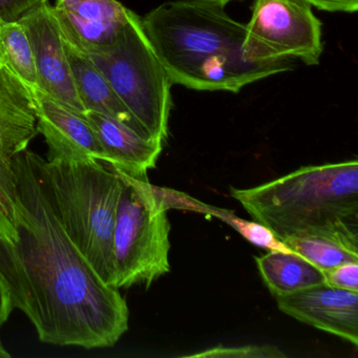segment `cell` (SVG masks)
I'll list each match as a JSON object with an SVG mask.
<instances>
[{"label":"cell","mask_w":358,"mask_h":358,"mask_svg":"<svg viewBox=\"0 0 358 358\" xmlns=\"http://www.w3.org/2000/svg\"><path fill=\"white\" fill-rule=\"evenodd\" d=\"M206 215H213L221 221L225 222L228 225L236 230L243 238H246L251 244L261 248L268 249L270 251H280V252L292 253L294 251L280 238H276L275 234L266 227L263 224L257 221H247V220L238 217L231 211L227 209L217 208V207L207 205Z\"/></svg>","instance_id":"19"},{"label":"cell","mask_w":358,"mask_h":358,"mask_svg":"<svg viewBox=\"0 0 358 358\" xmlns=\"http://www.w3.org/2000/svg\"><path fill=\"white\" fill-rule=\"evenodd\" d=\"M66 45V54L70 62L75 87L79 99L85 106V112H96L112 117L129 125L141 135L150 137L145 129L136 120L127 110L120 98L115 93L110 83L106 80L97 66L85 54ZM152 138V137H150Z\"/></svg>","instance_id":"14"},{"label":"cell","mask_w":358,"mask_h":358,"mask_svg":"<svg viewBox=\"0 0 358 358\" xmlns=\"http://www.w3.org/2000/svg\"><path fill=\"white\" fill-rule=\"evenodd\" d=\"M0 66L11 71L31 91L38 87L30 41L18 20H0Z\"/></svg>","instance_id":"16"},{"label":"cell","mask_w":358,"mask_h":358,"mask_svg":"<svg viewBox=\"0 0 358 358\" xmlns=\"http://www.w3.org/2000/svg\"><path fill=\"white\" fill-rule=\"evenodd\" d=\"M18 22L24 26L32 48L37 89L59 103L85 115V108L75 87L66 45L52 5L45 0Z\"/></svg>","instance_id":"9"},{"label":"cell","mask_w":358,"mask_h":358,"mask_svg":"<svg viewBox=\"0 0 358 358\" xmlns=\"http://www.w3.org/2000/svg\"><path fill=\"white\" fill-rule=\"evenodd\" d=\"M38 133L48 145L49 162H104L103 148L85 115L59 103L39 89L33 90Z\"/></svg>","instance_id":"10"},{"label":"cell","mask_w":358,"mask_h":358,"mask_svg":"<svg viewBox=\"0 0 358 358\" xmlns=\"http://www.w3.org/2000/svg\"><path fill=\"white\" fill-rule=\"evenodd\" d=\"M255 262L264 282L274 297L324 282L322 272L295 252L270 251L268 255L255 257Z\"/></svg>","instance_id":"15"},{"label":"cell","mask_w":358,"mask_h":358,"mask_svg":"<svg viewBox=\"0 0 358 358\" xmlns=\"http://www.w3.org/2000/svg\"><path fill=\"white\" fill-rule=\"evenodd\" d=\"M224 9L177 0L141 17L144 32L173 85L238 94L255 81L293 70L291 59L246 62L242 55L246 24Z\"/></svg>","instance_id":"2"},{"label":"cell","mask_w":358,"mask_h":358,"mask_svg":"<svg viewBox=\"0 0 358 358\" xmlns=\"http://www.w3.org/2000/svg\"><path fill=\"white\" fill-rule=\"evenodd\" d=\"M85 115L103 148L104 162L135 178L148 177V171L156 167L162 141L141 135L106 115L91 110Z\"/></svg>","instance_id":"13"},{"label":"cell","mask_w":358,"mask_h":358,"mask_svg":"<svg viewBox=\"0 0 358 358\" xmlns=\"http://www.w3.org/2000/svg\"><path fill=\"white\" fill-rule=\"evenodd\" d=\"M24 295L15 255L8 241L0 236V328L15 309L24 311Z\"/></svg>","instance_id":"18"},{"label":"cell","mask_w":358,"mask_h":358,"mask_svg":"<svg viewBox=\"0 0 358 358\" xmlns=\"http://www.w3.org/2000/svg\"><path fill=\"white\" fill-rule=\"evenodd\" d=\"M38 169L66 234L102 280L114 286V232L121 194L118 171L102 161L49 162L41 155Z\"/></svg>","instance_id":"4"},{"label":"cell","mask_w":358,"mask_h":358,"mask_svg":"<svg viewBox=\"0 0 358 358\" xmlns=\"http://www.w3.org/2000/svg\"><path fill=\"white\" fill-rule=\"evenodd\" d=\"M311 7L320 11L331 13H356L358 10V0H301Z\"/></svg>","instance_id":"23"},{"label":"cell","mask_w":358,"mask_h":358,"mask_svg":"<svg viewBox=\"0 0 358 358\" xmlns=\"http://www.w3.org/2000/svg\"><path fill=\"white\" fill-rule=\"evenodd\" d=\"M185 357L201 358H282L286 354L273 345H249L242 347H215Z\"/></svg>","instance_id":"20"},{"label":"cell","mask_w":358,"mask_h":358,"mask_svg":"<svg viewBox=\"0 0 358 358\" xmlns=\"http://www.w3.org/2000/svg\"><path fill=\"white\" fill-rule=\"evenodd\" d=\"M38 156L27 148L15 157L13 215L0 213V236L13 250L22 280V313L43 343L113 347L129 330L127 301L120 289L102 280L56 217Z\"/></svg>","instance_id":"1"},{"label":"cell","mask_w":358,"mask_h":358,"mask_svg":"<svg viewBox=\"0 0 358 358\" xmlns=\"http://www.w3.org/2000/svg\"><path fill=\"white\" fill-rule=\"evenodd\" d=\"M324 284L335 288L358 292V262H348L322 271Z\"/></svg>","instance_id":"21"},{"label":"cell","mask_w":358,"mask_h":358,"mask_svg":"<svg viewBox=\"0 0 358 358\" xmlns=\"http://www.w3.org/2000/svg\"><path fill=\"white\" fill-rule=\"evenodd\" d=\"M87 56L146 133L164 142L173 83L144 32L141 17L129 10L114 41Z\"/></svg>","instance_id":"5"},{"label":"cell","mask_w":358,"mask_h":358,"mask_svg":"<svg viewBox=\"0 0 358 358\" xmlns=\"http://www.w3.org/2000/svg\"><path fill=\"white\" fill-rule=\"evenodd\" d=\"M188 1H198V3H209V5L225 8L231 1H243V0H188Z\"/></svg>","instance_id":"24"},{"label":"cell","mask_w":358,"mask_h":358,"mask_svg":"<svg viewBox=\"0 0 358 358\" xmlns=\"http://www.w3.org/2000/svg\"><path fill=\"white\" fill-rule=\"evenodd\" d=\"M282 242L322 272L348 262H358V252H354L330 238L295 236Z\"/></svg>","instance_id":"17"},{"label":"cell","mask_w":358,"mask_h":358,"mask_svg":"<svg viewBox=\"0 0 358 358\" xmlns=\"http://www.w3.org/2000/svg\"><path fill=\"white\" fill-rule=\"evenodd\" d=\"M45 0H0V20L17 22Z\"/></svg>","instance_id":"22"},{"label":"cell","mask_w":358,"mask_h":358,"mask_svg":"<svg viewBox=\"0 0 358 358\" xmlns=\"http://www.w3.org/2000/svg\"><path fill=\"white\" fill-rule=\"evenodd\" d=\"M231 196L255 221L285 241L330 238L358 252L357 160L306 166Z\"/></svg>","instance_id":"3"},{"label":"cell","mask_w":358,"mask_h":358,"mask_svg":"<svg viewBox=\"0 0 358 358\" xmlns=\"http://www.w3.org/2000/svg\"><path fill=\"white\" fill-rule=\"evenodd\" d=\"M31 90L0 66V213L12 217L15 203L14 159L38 135Z\"/></svg>","instance_id":"8"},{"label":"cell","mask_w":358,"mask_h":358,"mask_svg":"<svg viewBox=\"0 0 358 358\" xmlns=\"http://www.w3.org/2000/svg\"><path fill=\"white\" fill-rule=\"evenodd\" d=\"M118 173L121 194L114 232V287L148 288L171 271L169 208L160 187L152 185L148 177Z\"/></svg>","instance_id":"6"},{"label":"cell","mask_w":358,"mask_h":358,"mask_svg":"<svg viewBox=\"0 0 358 358\" xmlns=\"http://www.w3.org/2000/svg\"><path fill=\"white\" fill-rule=\"evenodd\" d=\"M275 299L291 317L358 347V292L324 282Z\"/></svg>","instance_id":"11"},{"label":"cell","mask_w":358,"mask_h":358,"mask_svg":"<svg viewBox=\"0 0 358 358\" xmlns=\"http://www.w3.org/2000/svg\"><path fill=\"white\" fill-rule=\"evenodd\" d=\"M52 9L64 43L85 55L112 43L129 12L117 0H57Z\"/></svg>","instance_id":"12"},{"label":"cell","mask_w":358,"mask_h":358,"mask_svg":"<svg viewBox=\"0 0 358 358\" xmlns=\"http://www.w3.org/2000/svg\"><path fill=\"white\" fill-rule=\"evenodd\" d=\"M11 357V354L8 352L3 345V341H0V358H9Z\"/></svg>","instance_id":"25"},{"label":"cell","mask_w":358,"mask_h":358,"mask_svg":"<svg viewBox=\"0 0 358 358\" xmlns=\"http://www.w3.org/2000/svg\"><path fill=\"white\" fill-rule=\"evenodd\" d=\"M242 55L246 62H280L297 58L317 66L324 51L322 24L301 0H253Z\"/></svg>","instance_id":"7"}]
</instances>
